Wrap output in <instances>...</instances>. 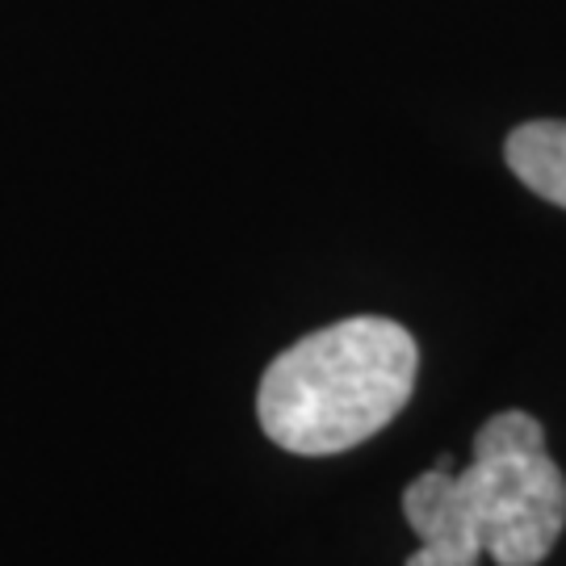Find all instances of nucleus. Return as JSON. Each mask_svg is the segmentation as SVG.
<instances>
[{"mask_svg":"<svg viewBox=\"0 0 566 566\" xmlns=\"http://www.w3.org/2000/svg\"><path fill=\"white\" fill-rule=\"evenodd\" d=\"M420 549L407 566H537L566 528V479L528 411H500L474 437L465 470H428L403 491Z\"/></svg>","mask_w":566,"mask_h":566,"instance_id":"1","label":"nucleus"},{"mask_svg":"<svg viewBox=\"0 0 566 566\" xmlns=\"http://www.w3.org/2000/svg\"><path fill=\"white\" fill-rule=\"evenodd\" d=\"M420 374L411 332L386 315H353L290 344L264 369L256 416L285 453L327 458L382 432Z\"/></svg>","mask_w":566,"mask_h":566,"instance_id":"2","label":"nucleus"},{"mask_svg":"<svg viewBox=\"0 0 566 566\" xmlns=\"http://www.w3.org/2000/svg\"><path fill=\"white\" fill-rule=\"evenodd\" d=\"M507 168L537 198L566 210V122H525L507 135Z\"/></svg>","mask_w":566,"mask_h":566,"instance_id":"3","label":"nucleus"}]
</instances>
